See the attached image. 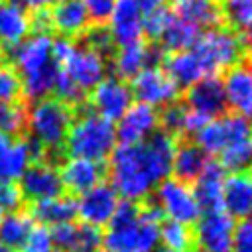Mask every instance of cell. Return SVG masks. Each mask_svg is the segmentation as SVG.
Listing matches in <instances>:
<instances>
[{
    "mask_svg": "<svg viewBox=\"0 0 252 252\" xmlns=\"http://www.w3.org/2000/svg\"><path fill=\"white\" fill-rule=\"evenodd\" d=\"M175 148L177 140L161 130L144 144L116 146L108 156V185L124 201H146L163 179L171 177Z\"/></svg>",
    "mask_w": 252,
    "mask_h": 252,
    "instance_id": "1",
    "label": "cell"
},
{
    "mask_svg": "<svg viewBox=\"0 0 252 252\" xmlns=\"http://www.w3.org/2000/svg\"><path fill=\"white\" fill-rule=\"evenodd\" d=\"M163 220L156 203L120 201L108 230L102 234V252H158L159 224Z\"/></svg>",
    "mask_w": 252,
    "mask_h": 252,
    "instance_id": "2",
    "label": "cell"
},
{
    "mask_svg": "<svg viewBox=\"0 0 252 252\" xmlns=\"http://www.w3.org/2000/svg\"><path fill=\"white\" fill-rule=\"evenodd\" d=\"M51 41L53 37L49 33L33 32L18 45H14L10 53V67L20 77L22 94L32 102L47 98L53 91L59 67L51 57Z\"/></svg>",
    "mask_w": 252,
    "mask_h": 252,
    "instance_id": "3",
    "label": "cell"
},
{
    "mask_svg": "<svg viewBox=\"0 0 252 252\" xmlns=\"http://www.w3.org/2000/svg\"><path fill=\"white\" fill-rule=\"evenodd\" d=\"M63 146L71 158H85L102 163L118 146L116 126L96 112L85 110L73 118Z\"/></svg>",
    "mask_w": 252,
    "mask_h": 252,
    "instance_id": "4",
    "label": "cell"
},
{
    "mask_svg": "<svg viewBox=\"0 0 252 252\" xmlns=\"http://www.w3.org/2000/svg\"><path fill=\"white\" fill-rule=\"evenodd\" d=\"M73 118L75 114L71 106L57 100L55 96H47L35 100L30 110H26V128L37 146H41L45 152H55L63 148Z\"/></svg>",
    "mask_w": 252,
    "mask_h": 252,
    "instance_id": "5",
    "label": "cell"
},
{
    "mask_svg": "<svg viewBox=\"0 0 252 252\" xmlns=\"http://www.w3.org/2000/svg\"><path fill=\"white\" fill-rule=\"evenodd\" d=\"M193 51L199 55L209 75H219L236 67L244 55L240 35L222 26L201 32Z\"/></svg>",
    "mask_w": 252,
    "mask_h": 252,
    "instance_id": "6",
    "label": "cell"
},
{
    "mask_svg": "<svg viewBox=\"0 0 252 252\" xmlns=\"http://www.w3.org/2000/svg\"><path fill=\"white\" fill-rule=\"evenodd\" d=\"M154 193H156L154 203L158 205L165 220H175L191 226L203 215L197 197L193 193V187L189 183H183L175 177H167L154 189Z\"/></svg>",
    "mask_w": 252,
    "mask_h": 252,
    "instance_id": "7",
    "label": "cell"
},
{
    "mask_svg": "<svg viewBox=\"0 0 252 252\" xmlns=\"http://www.w3.org/2000/svg\"><path fill=\"white\" fill-rule=\"evenodd\" d=\"M130 91L136 102L159 110L169 104H175L181 89L171 81V77L163 71V67L154 65V67H146L130 81Z\"/></svg>",
    "mask_w": 252,
    "mask_h": 252,
    "instance_id": "8",
    "label": "cell"
},
{
    "mask_svg": "<svg viewBox=\"0 0 252 252\" xmlns=\"http://www.w3.org/2000/svg\"><path fill=\"white\" fill-rule=\"evenodd\" d=\"M252 134V122H248L242 116L236 114H222L213 120H209L203 130L195 136V144L205 152V156L219 158V154L232 142L250 136Z\"/></svg>",
    "mask_w": 252,
    "mask_h": 252,
    "instance_id": "9",
    "label": "cell"
},
{
    "mask_svg": "<svg viewBox=\"0 0 252 252\" xmlns=\"http://www.w3.org/2000/svg\"><path fill=\"white\" fill-rule=\"evenodd\" d=\"M236 220L224 211L203 213L195 222L193 244L197 252H232Z\"/></svg>",
    "mask_w": 252,
    "mask_h": 252,
    "instance_id": "10",
    "label": "cell"
},
{
    "mask_svg": "<svg viewBox=\"0 0 252 252\" xmlns=\"http://www.w3.org/2000/svg\"><path fill=\"white\" fill-rule=\"evenodd\" d=\"M45 150L33 140L0 136V183H18L26 169L43 158Z\"/></svg>",
    "mask_w": 252,
    "mask_h": 252,
    "instance_id": "11",
    "label": "cell"
},
{
    "mask_svg": "<svg viewBox=\"0 0 252 252\" xmlns=\"http://www.w3.org/2000/svg\"><path fill=\"white\" fill-rule=\"evenodd\" d=\"M116 142L118 146H138L148 142L156 132H159V110L132 102L130 108L116 120Z\"/></svg>",
    "mask_w": 252,
    "mask_h": 252,
    "instance_id": "12",
    "label": "cell"
},
{
    "mask_svg": "<svg viewBox=\"0 0 252 252\" xmlns=\"http://www.w3.org/2000/svg\"><path fill=\"white\" fill-rule=\"evenodd\" d=\"M89 102L93 106V112L98 116L116 122L134 102L130 85L114 75H106L89 94Z\"/></svg>",
    "mask_w": 252,
    "mask_h": 252,
    "instance_id": "13",
    "label": "cell"
},
{
    "mask_svg": "<svg viewBox=\"0 0 252 252\" xmlns=\"http://www.w3.org/2000/svg\"><path fill=\"white\" fill-rule=\"evenodd\" d=\"M120 203V197L116 195V191L108 185V183H98L93 189L85 191L83 195H79L77 199V217L81 219L83 224L100 228V226H108V222L112 220L116 207Z\"/></svg>",
    "mask_w": 252,
    "mask_h": 252,
    "instance_id": "14",
    "label": "cell"
},
{
    "mask_svg": "<svg viewBox=\"0 0 252 252\" xmlns=\"http://www.w3.org/2000/svg\"><path fill=\"white\" fill-rule=\"evenodd\" d=\"M61 71L81 89V91H93L104 77L108 71V63L106 57L85 47V45H77V49L73 51V55L67 59V63L61 67Z\"/></svg>",
    "mask_w": 252,
    "mask_h": 252,
    "instance_id": "15",
    "label": "cell"
},
{
    "mask_svg": "<svg viewBox=\"0 0 252 252\" xmlns=\"http://www.w3.org/2000/svg\"><path fill=\"white\" fill-rule=\"evenodd\" d=\"M18 185H20L24 199H30L32 203L51 199V197H57L63 193L59 167L51 161H45V159L33 161L26 169V173L22 175Z\"/></svg>",
    "mask_w": 252,
    "mask_h": 252,
    "instance_id": "16",
    "label": "cell"
},
{
    "mask_svg": "<svg viewBox=\"0 0 252 252\" xmlns=\"http://www.w3.org/2000/svg\"><path fill=\"white\" fill-rule=\"evenodd\" d=\"M163 57H165V51L161 47L148 45L144 39L130 43V45H122V47H118V51L114 53V59H112L114 77L128 83L146 67L159 65L163 61Z\"/></svg>",
    "mask_w": 252,
    "mask_h": 252,
    "instance_id": "17",
    "label": "cell"
},
{
    "mask_svg": "<svg viewBox=\"0 0 252 252\" xmlns=\"http://www.w3.org/2000/svg\"><path fill=\"white\" fill-rule=\"evenodd\" d=\"M112 43L122 47L142 39V10L136 0H116L114 10L106 22Z\"/></svg>",
    "mask_w": 252,
    "mask_h": 252,
    "instance_id": "18",
    "label": "cell"
},
{
    "mask_svg": "<svg viewBox=\"0 0 252 252\" xmlns=\"http://www.w3.org/2000/svg\"><path fill=\"white\" fill-rule=\"evenodd\" d=\"M185 106L189 110L201 112L211 120L222 116L226 110L222 79L219 75H209L199 83H195L193 87H189L185 94Z\"/></svg>",
    "mask_w": 252,
    "mask_h": 252,
    "instance_id": "19",
    "label": "cell"
},
{
    "mask_svg": "<svg viewBox=\"0 0 252 252\" xmlns=\"http://www.w3.org/2000/svg\"><path fill=\"white\" fill-rule=\"evenodd\" d=\"M226 108L252 122V69L244 63L228 69L222 77Z\"/></svg>",
    "mask_w": 252,
    "mask_h": 252,
    "instance_id": "20",
    "label": "cell"
},
{
    "mask_svg": "<svg viewBox=\"0 0 252 252\" xmlns=\"http://www.w3.org/2000/svg\"><path fill=\"white\" fill-rule=\"evenodd\" d=\"M63 189L71 195H83L85 191L93 189L94 185L102 183L104 167L98 161L85 159V158H67L59 167Z\"/></svg>",
    "mask_w": 252,
    "mask_h": 252,
    "instance_id": "21",
    "label": "cell"
},
{
    "mask_svg": "<svg viewBox=\"0 0 252 252\" xmlns=\"http://www.w3.org/2000/svg\"><path fill=\"white\" fill-rule=\"evenodd\" d=\"M222 211L234 220L250 219L252 215V169L226 173L222 185Z\"/></svg>",
    "mask_w": 252,
    "mask_h": 252,
    "instance_id": "22",
    "label": "cell"
},
{
    "mask_svg": "<svg viewBox=\"0 0 252 252\" xmlns=\"http://www.w3.org/2000/svg\"><path fill=\"white\" fill-rule=\"evenodd\" d=\"M226 179L224 167L217 159H209L201 171V175L195 179L193 193L197 197V203L203 213L211 211H222V185Z\"/></svg>",
    "mask_w": 252,
    "mask_h": 252,
    "instance_id": "23",
    "label": "cell"
},
{
    "mask_svg": "<svg viewBox=\"0 0 252 252\" xmlns=\"http://www.w3.org/2000/svg\"><path fill=\"white\" fill-rule=\"evenodd\" d=\"M49 14L51 30L59 33V37H79L91 28V20L79 0H57Z\"/></svg>",
    "mask_w": 252,
    "mask_h": 252,
    "instance_id": "24",
    "label": "cell"
},
{
    "mask_svg": "<svg viewBox=\"0 0 252 252\" xmlns=\"http://www.w3.org/2000/svg\"><path fill=\"white\" fill-rule=\"evenodd\" d=\"M161 63H163V71L171 77V81L179 89H189L201 79L209 77L203 61L193 49L179 51V53H167Z\"/></svg>",
    "mask_w": 252,
    "mask_h": 252,
    "instance_id": "25",
    "label": "cell"
},
{
    "mask_svg": "<svg viewBox=\"0 0 252 252\" xmlns=\"http://www.w3.org/2000/svg\"><path fill=\"white\" fill-rule=\"evenodd\" d=\"M32 219L37 220L41 226H57L63 222H73L77 219V199L73 195H57L51 199H43V201H35L32 203V211H30Z\"/></svg>",
    "mask_w": 252,
    "mask_h": 252,
    "instance_id": "26",
    "label": "cell"
},
{
    "mask_svg": "<svg viewBox=\"0 0 252 252\" xmlns=\"http://www.w3.org/2000/svg\"><path fill=\"white\" fill-rule=\"evenodd\" d=\"M32 33V16L22 6L0 0V45L14 47Z\"/></svg>",
    "mask_w": 252,
    "mask_h": 252,
    "instance_id": "27",
    "label": "cell"
},
{
    "mask_svg": "<svg viewBox=\"0 0 252 252\" xmlns=\"http://www.w3.org/2000/svg\"><path fill=\"white\" fill-rule=\"evenodd\" d=\"M207 161L209 158L195 142H183V144H177L175 148L173 161H171V173L175 179L183 183H191L201 175Z\"/></svg>",
    "mask_w": 252,
    "mask_h": 252,
    "instance_id": "28",
    "label": "cell"
},
{
    "mask_svg": "<svg viewBox=\"0 0 252 252\" xmlns=\"http://www.w3.org/2000/svg\"><path fill=\"white\" fill-rule=\"evenodd\" d=\"M175 16L205 30L217 28L222 22V10L219 0H179Z\"/></svg>",
    "mask_w": 252,
    "mask_h": 252,
    "instance_id": "29",
    "label": "cell"
},
{
    "mask_svg": "<svg viewBox=\"0 0 252 252\" xmlns=\"http://www.w3.org/2000/svg\"><path fill=\"white\" fill-rule=\"evenodd\" d=\"M199 35H201V28H197L195 24H191V22L173 14L169 26L165 28V32L159 39L161 49L167 51V53H179V51L193 49Z\"/></svg>",
    "mask_w": 252,
    "mask_h": 252,
    "instance_id": "30",
    "label": "cell"
},
{
    "mask_svg": "<svg viewBox=\"0 0 252 252\" xmlns=\"http://www.w3.org/2000/svg\"><path fill=\"white\" fill-rule=\"evenodd\" d=\"M35 226V220L28 211H14V213H4L0 219V244L18 250L30 230Z\"/></svg>",
    "mask_w": 252,
    "mask_h": 252,
    "instance_id": "31",
    "label": "cell"
},
{
    "mask_svg": "<svg viewBox=\"0 0 252 252\" xmlns=\"http://www.w3.org/2000/svg\"><path fill=\"white\" fill-rule=\"evenodd\" d=\"M226 173L250 171L252 169V134L228 144L217 158Z\"/></svg>",
    "mask_w": 252,
    "mask_h": 252,
    "instance_id": "32",
    "label": "cell"
},
{
    "mask_svg": "<svg viewBox=\"0 0 252 252\" xmlns=\"http://www.w3.org/2000/svg\"><path fill=\"white\" fill-rule=\"evenodd\" d=\"M159 244H163V250H191L193 230L187 224L163 220L159 224Z\"/></svg>",
    "mask_w": 252,
    "mask_h": 252,
    "instance_id": "33",
    "label": "cell"
},
{
    "mask_svg": "<svg viewBox=\"0 0 252 252\" xmlns=\"http://www.w3.org/2000/svg\"><path fill=\"white\" fill-rule=\"evenodd\" d=\"M53 246L59 252H83V230L81 222H63L51 228Z\"/></svg>",
    "mask_w": 252,
    "mask_h": 252,
    "instance_id": "34",
    "label": "cell"
},
{
    "mask_svg": "<svg viewBox=\"0 0 252 252\" xmlns=\"http://www.w3.org/2000/svg\"><path fill=\"white\" fill-rule=\"evenodd\" d=\"M26 128V108L20 102H0V136L18 138Z\"/></svg>",
    "mask_w": 252,
    "mask_h": 252,
    "instance_id": "35",
    "label": "cell"
},
{
    "mask_svg": "<svg viewBox=\"0 0 252 252\" xmlns=\"http://www.w3.org/2000/svg\"><path fill=\"white\" fill-rule=\"evenodd\" d=\"M220 10L230 28L244 32L252 26V0H222Z\"/></svg>",
    "mask_w": 252,
    "mask_h": 252,
    "instance_id": "36",
    "label": "cell"
},
{
    "mask_svg": "<svg viewBox=\"0 0 252 252\" xmlns=\"http://www.w3.org/2000/svg\"><path fill=\"white\" fill-rule=\"evenodd\" d=\"M171 18H173V12L165 4L156 8V10H150V12L142 14V32H144V35H148L150 39H156V41L161 39V35L165 32V28L169 26Z\"/></svg>",
    "mask_w": 252,
    "mask_h": 252,
    "instance_id": "37",
    "label": "cell"
},
{
    "mask_svg": "<svg viewBox=\"0 0 252 252\" xmlns=\"http://www.w3.org/2000/svg\"><path fill=\"white\" fill-rule=\"evenodd\" d=\"M57 100L65 102L67 106H77V104H83L85 100V91H81L61 69H57V75H55V83H53V91Z\"/></svg>",
    "mask_w": 252,
    "mask_h": 252,
    "instance_id": "38",
    "label": "cell"
},
{
    "mask_svg": "<svg viewBox=\"0 0 252 252\" xmlns=\"http://www.w3.org/2000/svg\"><path fill=\"white\" fill-rule=\"evenodd\" d=\"M18 252H55L51 228L35 224L26 236V240L22 242V246L18 248Z\"/></svg>",
    "mask_w": 252,
    "mask_h": 252,
    "instance_id": "39",
    "label": "cell"
},
{
    "mask_svg": "<svg viewBox=\"0 0 252 252\" xmlns=\"http://www.w3.org/2000/svg\"><path fill=\"white\" fill-rule=\"evenodd\" d=\"M183 120H185V104H169L159 112V130L169 136L183 134Z\"/></svg>",
    "mask_w": 252,
    "mask_h": 252,
    "instance_id": "40",
    "label": "cell"
},
{
    "mask_svg": "<svg viewBox=\"0 0 252 252\" xmlns=\"http://www.w3.org/2000/svg\"><path fill=\"white\" fill-rule=\"evenodd\" d=\"M22 85L18 73L10 65H0V102H18Z\"/></svg>",
    "mask_w": 252,
    "mask_h": 252,
    "instance_id": "41",
    "label": "cell"
},
{
    "mask_svg": "<svg viewBox=\"0 0 252 252\" xmlns=\"http://www.w3.org/2000/svg\"><path fill=\"white\" fill-rule=\"evenodd\" d=\"M85 47L106 57L112 51L114 43H112V37L104 26H94V28H89L85 32Z\"/></svg>",
    "mask_w": 252,
    "mask_h": 252,
    "instance_id": "42",
    "label": "cell"
},
{
    "mask_svg": "<svg viewBox=\"0 0 252 252\" xmlns=\"http://www.w3.org/2000/svg\"><path fill=\"white\" fill-rule=\"evenodd\" d=\"M91 20V24L94 26H102L108 22L112 10H114V4L116 0H79Z\"/></svg>",
    "mask_w": 252,
    "mask_h": 252,
    "instance_id": "43",
    "label": "cell"
},
{
    "mask_svg": "<svg viewBox=\"0 0 252 252\" xmlns=\"http://www.w3.org/2000/svg\"><path fill=\"white\" fill-rule=\"evenodd\" d=\"M24 205V195L18 183H0V211L14 213Z\"/></svg>",
    "mask_w": 252,
    "mask_h": 252,
    "instance_id": "44",
    "label": "cell"
},
{
    "mask_svg": "<svg viewBox=\"0 0 252 252\" xmlns=\"http://www.w3.org/2000/svg\"><path fill=\"white\" fill-rule=\"evenodd\" d=\"M232 252H252V219L236 220L232 236Z\"/></svg>",
    "mask_w": 252,
    "mask_h": 252,
    "instance_id": "45",
    "label": "cell"
},
{
    "mask_svg": "<svg viewBox=\"0 0 252 252\" xmlns=\"http://www.w3.org/2000/svg\"><path fill=\"white\" fill-rule=\"evenodd\" d=\"M77 49V43L75 39H69V37H57L51 41V57H53V63L61 69L67 59L73 55V51Z\"/></svg>",
    "mask_w": 252,
    "mask_h": 252,
    "instance_id": "46",
    "label": "cell"
},
{
    "mask_svg": "<svg viewBox=\"0 0 252 252\" xmlns=\"http://www.w3.org/2000/svg\"><path fill=\"white\" fill-rule=\"evenodd\" d=\"M211 118L203 116L201 112H195V110H189L185 106V120H183V134H191V136H197L203 126L209 122Z\"/></svg>",
    "mask_w": 252,
    "mask_h": 252,
    "instance_id": "47",
    "label": "cell"
},
{
    "mask_svg": "<svg viewBox=\"0 0 252 252\" xmlns=\"http://www.w3.org/2000/svg\"><path fill=\"white\" fill-rule=\"evenodd\" d=\"M18 6H22L26 12H47L57 0H10Z\"/></svg>",
    "mask_w": 252,
    "mask_h": 252,
    "instance_id": "48",
    "label": "cell"
},
{
    "mask_svg": "<svg viewBox=\"0 0 252 252\" xmlns=\"http://www.w3.org/2000/svg\"><path fill=\"white\" fill-rule=\"evenodd\" d=\"M136 2H138V6H140L142 14H146V12H150V10H156V8H159V6L165 4V0H136Z\"/></svg>",
    "mask_w": 252,
    "mask_h": 252,
    "instance_id": "49",
    "label": "cell"
},
{
    "mask_svg": "<svg viewBox=\"0 0 252 252\" xmlns=\"http://www.w3.org/2000/svg\"><path fill=\"white\" fill-rule=\"evenodd\" d=\"M240 43H242L244 51H252V26L240 33Z\"/></svg>",
    "mask_w": 252,
    "mask_h": 252,
    "instance_id": "50",
    "label": "cell"
},
{
    "mask_svg": "<svg viewBox=\"0 0 252 252\" xmlns=\"http://www.w3.org/2000/svg\"><path fill=\"white\" fill-rule=\"evenodd\" d=\"M0 252H18V250H14V248H8V246L0 244Z\"/></svg>",
    "mask_w": 252,
    "mask_h": 252,
    "instance_id": "51",
    "label": "cell"
},
{
    "mask_svg": "<svg viewBox=\"0 0 252 252\" xmlns=\"http://www.w3.org/2000/svg\"><path fill=\"white\" fill-rule=\"evenodd\" d=\"M2 61H4V47L0 45V65H2Z\"/></svg>",
    "mask_w": 252,
    "mask_h": 252,
    "instance_id": "52",
    "label": "cell"
},
{
    "mask_svg": "<svg viewBox=\"0 0 252 252\" xmlns=\"http://www.w3.org/2000/svg\"><path fill=\"white\" fill-rule=\"evenodd\" d=\"M161 252H191V250H161Z\"/></svg>",
    "mask_w": 252,
    "mask_h": 252,
    "instance_id": "53",
    "label": "cell"
},
{
    "mask_svg": "<svg viewBox=\"0 0 252 252\" xmlns=\"http://www.w3.org/2000/svg\"><path fill=\"white\" fill-rule=\"evenodd\" d=\"M87 252H102V250H87Z\"/></svg>",
    "mask_w": 252,
    "mask_h": 252,
    "instance_id": "54",
    "label": "cell"
},
{
    "mask_svg": "<svg viewBox=\"0 0 252 252\" xmlns=\"http://www.w3.org/2000/svg\"><path fill=\"white\" fill-rule=\"evenodd\" d=\"M248 67H250V69H252V59H250V65H248Z\"/></svg>",
    "mask_w": 252,
    "mask_h": 252,
    "instance_id": "55",
    "label": "cell"
},
{
    "mask_svg": "<svg viewBox=\"0 0 252 252\" xmlns=\"http://www.w3.org/2000/svg\"><path fill=\"white\" fill-rule=\"evenodd\" d=\"M2 215H4V213H2V211H0V219H2Z\"/></svg>",
    "mask_w": 252,
    "mask_h": 252,
    "instance_id": "56",
    "label": "cell"
},
{
    "mask_svg": "<svg viewBox=\"0 0 252 252\" xmlns=\"http://www.w3.org/2000/svg\"><path fill=\"white\" fill-rule=\"evenodd\" d=\"M173 2H179V0H173Z\"/></svg>",
    "mask_w": 252,
    "mask_h": 252,
    "instance_id": "57",
    "label": "cell"
},
{
    "mask_svg": "<svg viewBox=\"0 0 252 252\" xmlns=\"http://www.w3.org/2000/svg\"><path fill=\"white\" fill-rule=\"evenodd\" d=\"M250 219H252V215H250Z\"/></svg>",
    "mask_w": 252,
    "mask_h": 252,
    "instance_id": "58",
    "label": "cell"
}]
</instances>
